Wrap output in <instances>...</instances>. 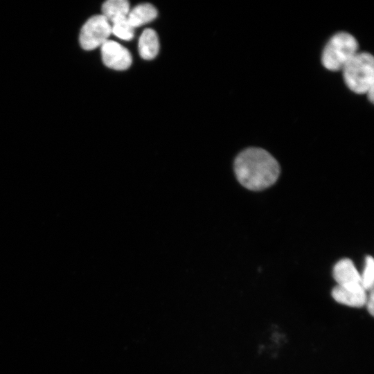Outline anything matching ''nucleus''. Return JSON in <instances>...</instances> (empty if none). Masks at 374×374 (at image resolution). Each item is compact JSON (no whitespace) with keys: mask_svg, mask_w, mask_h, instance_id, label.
Here are the masks:
<instances>
[{"mask_svg":"<svg viewBox=\"0 0 374 374\" xmlns=\"http://www.w3.org/2000/svg\"><path fill=\"white\" fill-rule=\"evenodd\" d=\"M238 181L251 190H262L273 185L278 178L280 166L267 151L249 148L242 151L234 161Z\"/></svg>","mask_w":374,"mask_h":374,"instance_id":"obj_1","label":"nucleus"},{"mask_svg":"<svg viewBox=\"0 0 374 374\" xmlns=\"http://www.w3.org/2000/svg\"><path fill=\"white\" fill-rule=\"evenodd\" d=\"M348 87L356 93H366L371 102L374 98V59L367 52H358L342 69Z\"/></svg>","mask_w":374,"mask_h":374,"instance_id":"obj_2","label":"nucleus"},{"mask_svg":"<svg viewBox=\"0 0 374 374\" xmlns=\"http://www.w3.org/2000/svg\"><path fill=\"white\" fill-rule=\"evenodd\" d=\"M358 52V43L355 37L346 32H339L335 34L325 46L321 62L328 70H342Z\"/></svg>","mask_w":374,"mask_h":374,"instance_id":"obj_3","label":"nucleus"},{"mask_svg":"<svg viewBox=\"0 0 374 374\" xmlns=\"http://www.w3.org/2000/svg\"><path fill=\"white\" fill-rule=\"evenodd\" d=\"M112 26L103 15L90 17L82 26L80 33V44L84 50H93L108 40Z\"/></svg>","mask_w":374,"mask_h":374,"instance_id":"obj_4","label":"nucleus"},{"mask_svg":"<svg viewBox=\"0 0 374 374\" xmlns=\"http://www.w3.org/2000/svg\"><path fill=\"white\" fill-rule=\"evenodd\" d=\"M101 55L104 64L115 70H125L132 64L129 51L119 43L107 40L101 46Z\"/></svg>","mask_w":374,"mask_h":374,"instance_id":"obj_5","label":"nucleus"},{"mask_svg":"<svg viewBox=\"0 0 374 374\" xmlns=\"http://www.w3.org/2000/svg\"><path fill=\"white\" fill-rule=\"evenodd\" d=\"M333 299L338 303L353 308H361L367 301L366 290L362 285L335 286L332 291Z\"/></svg>","mask_w":374,"mask_h":374,"instance_id":"obj_6","label":"nucleus"},{"mask_svg":"<svg viewBox=\"0 0 374 374\" xmlns=\"http://www.w3.org/2000/svg\"><path fill=\"white\" fill-rule=\"evenodd\" d=\"M333 277L340 286L362 285L361 276L348 258L341 259L335 265Z\"/></svg>","mask_w":374,"mask_h":374,"instance_id":"obj_7","label":"nucleus"},{"mask_svg":"<svg viewBox=\"0 0 374 374\" xmlns=\"http://www.w3.org/2000/svg\"><path fill=\"white\" fill-rule=\"evenodd\" d=\"M159 43L156 32L150 28L144 30L139 40V52L145 60H152L159 52Z\"/></svg>","mask_w":374,"mask_h":374,"instance_id":"obj_8","label":"nucleus"},{"mask_svg":"<svg viewBox=\"0 0 374 374\" xmlns=\"http://www.w3.org/2000/svg\"><path fill=\"white\" fill-rule=\"evenodd\" d=\"M157 9L150 3H142L130 10L127 20L133 28L144 25L157 17Z\"/></svg>","mask_w":374,"mask_h":374,"instance_id":"obj_9","label":"nucleus"},{"mask_svg":"<svg viewBox=\"0 0 374 374\" xmlns=\"http://www.w3.org/2000/svg\"><path fill=\"white\" fill-rule=\"evenodd\" d=\"M102 11L109 22L113 23L127 17L130 3L126 0H108L103 4Z\"/></svg>","mask_w":374,"mask_h":374,"instance_id":"obj_10","label":"nucleus"},{"mask_svg":"<svg viewBox=\"0 0 374 374\" xmlns=\"http://www.w3.org/2000/svg\"><path fill=\"white\" fill-rule=\"evenodd\" d=\"M112 33L123 40H130L134 34V28L132 26L127 17L112 23Z\"/></svg>","mask_w":374,"mask_h":374,"instance_id":"obj_11","label":"nucleus"},{"mask_svg":"<svg viewBox=\"0 0 374 374\" xmlns=\"http://www.w3.org/2000/svg\"><path fill=\"white\" fill-rule=\"evenodd\" d=\"M362 285L366 291L373 289L374 280V260L372 256H367L365 259V267L361 276Z\"/></svg>","mask_w":374,"mask_h":374,"instance_id":"obj_12","label":"nucleus"},{"mask_svg":"<svg viewBox=\"0 0 374 374\" xmlns=\"http://www.w3.org/2000/svg\"><path fill=\"white\" fill-rule=\"evenodd\" d=\"M367 307H368V312L373 316V291H371V296H370V298H369L368 303H367Z\"/></svg>","mask_w":374,"mask_h":374,"instance_id":"obj_13","label":"nucleus"}]
</instances>
